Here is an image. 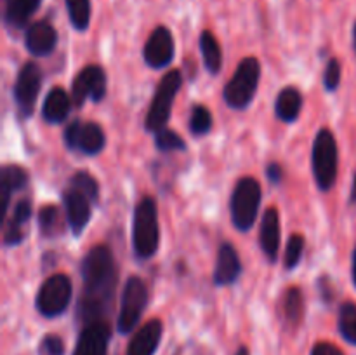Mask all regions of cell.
I'll return each mask as SVG.
<instances>
[{
  "instance_id": "obj_6",
  "label": "cell",
  "mask_w": 356,
  "mask_h": 355,
  "mask_svg": "<svg viewBox=\"0 0 356 355\" xmlns=\"http://www.w3.org/2000/svg\"><path fill=\"white\" fill-rule=\"evenodd\" d=\"M261 205V184L254 178L245 176L236 183L232 195V219L240 232L252 228Z\"/></svg>"
},
{
  "instance_id": "obj_35",
  "label": "cell",
  "mask_w": 356,
  "mask_h": 355,
  "mask_svg": "<svg viewBox=\"0 0 356 355\" xmlns=\"http://www.w3.org/2000/svg\"><path fill=\"white\" fill-rule=\"evenodd\" d=\"M31 218V204L28 200H19L14 207V214H13V221L19 223V225H26Z\"/></svg>"
},
{
  "instance_id": "obj_23",
  "label": "cell",
  "mask_w": 356,
  "mask_h": 355,
  "mask_svg": "<svg viewBox=\"0 0 356 355\" xmlns=\"http://www.w3.org/2000/svg\"><path fill=\"white\" fill-rule=\"evenodd\" d=\"M200 51H202V58H204L205 68L216 75V73L221 70L222 52H221V47H219V42L216 40L212 31L205 30L204 33L200 35Z\"/></svg>"
},
{
  "instance_id": "obj_10",
  "label": "cell",
  "mask_w": 356,
  "mask_h": 355,
  "mask_svg": "<svg viewBox=\"0 0 356 355\" xmlns=\"http://www.w3.org/2000/svg\"><path fill=\"white\" fill-rule=\"evenodd\" d=\"M104 94H106V73L101 66H86L73 80L72 97L76 106H82L89 97L92 101H101Z\"/></svg>"
},
{
  "instance_id": "obj_34",
  "label": "cell",
  "mask_w": 356,
  "mask_h": 355,
  "mask_svg": "<svg viewBox=\"0 0 356 355\" xmlns=\"http://www.w3.org/2000/svg\"><path fill=\"white\" fill-rule=\"evenodd\" d=\"M24 237H26L24 226L9 219V223L6 225V233H3V244L6 246H17V244L23 242Z\"/></svg>"
},
{
  "instance_id": "obj_4",
  "label": "cell",
  "mask_w": 356,
  "mask_h": 355,
  "mask_svg": "<svg viewBox=\"0 0 356 355\" xmlns=\"http://www.w3.org/2000/svg\"><path fill=\"white\" fill-rule=\"evenodd\" d=\"M181 84H183V77H181L177 70H170V72H167L162 77L155 90L152 104H149L148 115H146V131L159 132L165 129L167 122L170 118L176 94L181 89Z\"/></svg>"
},
{
  "instance_id": "obj_19",
  "label": "cell",
  "mask_w": 356,
  "mask_h": 355,
  "mask_svg": "<svg viewBox=\"0 0 356 355\" xmlns=\"http://www.w3.org/2000/svg\"><path fill=\"white\" fill-rule=\"evenodd\" d=\"M70 113V97L63 87L49 90L42 106V115L49 124H61Z\"/></svg>"
},
{
  "instance_id": "obj_32",
  "label": "cell",
  "mask_w": 356,
  "mask_h": 355,
  "mask_svg": "<svg viewBox=\"0 0 356 355\" xmlns=\"http://www.w3.org/2000/svg\"><path fill=\"white\" fill-rule=\"evenodd\" d=\"M341 82V65L336 58L330 59L323 72V86L327 90H336Z\"/></svg>"
},
{
  "instance_id": "obj_37",
  "label": "cell",
  "mask_w": 356,
  "mask_h": 355,
  "mask_svg": "<svg viewBox=\"0 0 356 355\" xmlns=\"http://www.w3.org/2000/svg\"><path fill=\"white\" fill-rule=\"evenodd\" d=\"M266 174H268V180L271 181V183H280L282 181V167L278 166L277 162H273V164H270V166H268V169H266Z\"/></svg>"
},
{
  "instance_id": "obj_40",
  "label": "cell",
  "mask_w": 356,
  "mask_h": 355,
  "mask_svg": "<svg viewBox=\"0 0 356 355\" xmlns=\"http://www.w3.org/2000/svg\"><path fill=\"white\" fill-rule=\"evenodd\" d=\"M236 355H249V350H247L245 347H242L238 352H236Z\"/></svg>"
},
{
  "instance_id": "obj_21",
  "label": "cell",
  "mask_w": 356,
  "mask_h": 355,
  "mask_svg": "<svg viewBox=\"0 0 356 355\" xmlns=\"http://www.w3.org/2000/svg\"><path fill=\"white\" fill-rule=\"evenodd\" d=\"M302 108V96L296 87H285L278 93L277 103H275V111H277V117L280 120L291 122L298 120L299 113H301Z\"/></svg>"
},
{
  "instance_id": "obj_13",
  "label": "cell",
  "mask_w": 356,
  "mask_h": 355,
  "mask_svg": "<svg viewBox=\"0 0 356 355\" xmlns=\"http://www.w3.org/2000/svg\"><path fill=\"white\" fill-rule=\"evenodd\" d=\"M110 327L104 320L86 324L76 340L73 355H106Z\"/></svg>"
},
{
  "instance_id": "obj_38",
  "label": "cell",
  "mask_w": 356,
  "mask_h": 355,
  "mask_svg": "<svg viewBox=\"0 0 356 355\" xmlns=\"http://www.w3.org/2000/svg\"><path fill=\"white\" fill-rule=\"evenodd\" d=\"M351 204H356V173L353 178V187H351V197H350Z\"/></svg>"
},
{
  "instance_id": "obj_31",
  "label": "cell",
  "mask_w": 356,
  "mask_h": 355,
  "mask_svg": "<svg viewBox=\"0 0 356 355\" xmlns=\"http://www.w3.org/2000/svg\"><path fill=\"white\" fill-rule=\"evenodd\" d=\"M302 251H305V239H302V235L296 233V235L289 239L287 247H285V267L289 270L298 267L299 260L302 256Z\"/></svg>"
},
{
  "instance_id": "obj_7",
  "label": "cell",
  "mask_w": 356,
  "mask_h": 355,
  "mask_svg": "<svg viewBox=\"0 0 356 355\" xmlns=\"http://www.w3.org/2000/svg\"><path fill=\"white\" fill-rule=\"evenodd\" d=\"M72 299V281L65 274H56L45 278L37 292L35 305L37 310L47 319L58 317L68 308Z\"/></svg>"
},
{
  "instance_id": "obj_2",
  "label": "cell",
  "mask_w": 356,
  "mask_h": 355,
  "mask_svg": "<svg viewBox=\"0 0 356 355\" xmlns=\"http://www.w3.org/2000/svg\"><path fill=\"white\" fill-rule=\"evenodd\" d=\"M160 226L156 202L152 197H145L139 200L134 211V223H132V244H134L136 256L141 260H148L159 249Z\"/></svg>"
},
{
  "instance_id": "obj_9",
  "label": "cell",
  "mask_w": 356,
  "mask_h": 355,
  "mask_svg": "<svg viewBox=\"0 0 356 355\" xmlns=\"http://www.w3.org/2000/svg\"><path fill=\"white\" fill-rule=\"evenodd\" d=\"M65 143L68 150H80L83 155H96L106 145L101 125L94 122L73 120L65 129Z\"/></svg>"
},
{
  "instance_id": "obj_8",
  "label": "cell",
  "mask_w": 356,
  "mask_h": 355,
  "mask_svg": "<svg viewBox=\"0 0 356 355\" xmlns=\"http://www.w3.org/2000/svg\"><path fill=\"white\" fill-rule=\"evenodd\" d=\"M148 303V289L139 277H129L125 282L124 292H122L120 315H118V331L127 334L138 326L143 312Z\"/></svg>"
},
{
  "instance_id": "obj_16",
  "label": "cell",
  "mask_w": 356,
  "mask_h": 355,
  "mask_svg": "<svg viewBox=\"0 0 356 355\" xmlns=\"http://www.w3.org/2000/svg\"><path fill=\"white\" fill-rule=\"evenodd\" d=\"M163 326L159 319H153L146 322L127 347V355H155L162 340Z\"/></svg>"
},
{
  "instance_id": "obj_33",
  "label": "cell",
  "mask_w": 356,
  "mask_h": 355,
  "mask_svg": "<svg viewBox=\"0 0 356 355\" xmlns=\"http://www.w3.org/2000/svg\"><path fill=\"white\" fill-rule=\"evenodd\" d=\"M38 355H65V343L56 334H47L40 341L38 347Z\"/></svg>"
},
{
  "instance_id": "obj_41",
  "label": "cell",
  "mask_w": 356,
  "mask_h": 355,
  "mask_svg": "<svg viewBox=\"0 0 356 355\" xmlns=\"http://www.w3.org/2000/svg\"><path fill=\"white\" fill-rule=\"evenodd\" d=\"M353 42H355V51H356V23H355V28H353Z\"/></svg>"
},
{
  "instance_id": "obj_14",
  "label": "cell",
  "mask_w": 356,
  "mask_h": 355,
  "mask_svg": "<svg viewBox=\"0 0 356 355\" xmlns=\"http://www.w3.org/2000/svg\"><path fill=\"white\" fill-rule=\"evenodd\" d=\"M63 204L66 211V221L75 235H79L90 219V200L76 190H68L63 195Z\"/></svg>"
},
{
  "instance_id": "obj_15",
  "label": "cell",
  "mask_w": 356,
  "mask_h": 355,
  "mask_svg": "<svg viewBox=\"0 0 356 355\" xmlns=\"http://www.w3.org/2000/svg\"><path fill=\"white\" fill-rule=\"evenodd\" d=\"M58 44V33L47 21H37L31 24L24 37V45L33 56H47Z\"/></svg>"
},
{
  "instance_id": "obj_28",
  "label": "cell",
  "mask_w": 356,
  "mask_h": 355,
  "mask_svg": "<svg viewBox=\"0 0 356 355\" xmlns=\"http://www.w3.org/2000/svg\"><path fill=\"white\" fill-rule=\"evenodd\" d=\"M72 188L86 195L90 202L97 200V197H99V187H97V181L94 180L89 173H86V171H79V173H75V176L72 178Z\"/></svg>"
},
{
  "instance_id": "obj_1",
  "label": "cell",
  "mask_w": 356,
  "mask_h": 355,
  "mask_svg": "<svg viewBox=\"0 0 356 355\" xmlns=\"http://www.w3.org/2000/svg\"><path fill=\"white\" fill-rule=\"evenodd\" d=\"M83 291L79 305V315L90 324L103 320L110 310L117 285V268L113 254L106 246H94L82 261Z\"/></svg>"
},
{
  "instance_id": "obj_18",
  "label": "cell",
  "mask_w": 356,
  "mask_h": 355,
  "mask_svg": "<svg viewBox=\"0 0 356 355\" xmlns=\"http://www.w3.org/2000/svg\"><path fill=\"white\" fill-rule=\"evenodd\" d=\"M261 249L266 254L268 260L275 261L280 249V216L277 209L270 207L264 212L263 223H261Z\"/></svg>"
},
{
  "instance_id": "obj_30",
  "label": "cell",
  "mask_w": 356,
  "mask_h": 355,
  "mask_svg": "<svg viewBox=\"0 0 356 355\" xmlns=\"http://www.w3.org/2000/svg\"><path fill=\"white\" fill-rule=\"evenodd\" d=\"M155 145L162 152H176V150L183 152V150H186V143L183 141V138L170 129H162V131L155 132Z\"/></svg>"
},
{
  "instance_id": "obj_17",
  "label": "cell",
  "mask_w": 356,
  "mask_h": 355,
  "mask_svg": "<svg viewBox=\"0 0 356 355\" xmlns=\"http://www.w3.org/2000/svg\"><path fill=\"white\" fill-rule=\"evenodd\" d=\"M240 271H242V263L235 247L229 242H225L219 247L218 263L214 270V282L218 285H229L238 281Z\"/></svg>"
},
{
  "instance_id": "obj_22",
  "label": "cell",
  "mask_w": 356,
  "mask_h": 355,
  "mask_svg": "<svg viewBox=\"0 0 356 355\" xmlns=\"http://www.w3.org/2000/svg\"><path fill=\"white\" fill-rule=\"evenodd\" d=\"M28 183V174L23 167L19 166H6L2 169V214L6 216L7 207H9V198L13 191L21 190Z\"/></svg>"
},
{
  "instance_id": "obj_20",
  "label": "cell",
  "mask_w": 356,
  "mask_h": 355,
  "mask_svg": "<svg viewBox=\"0 0 356 355\" xmlns=\"http://www.w3.org/2000/svg\"><path fill=\"white\" fill-rule=\"evenodd\" d=\"M42 0H3V17L10 28H23L28 23Z\"/></svg>"
},
{
  "instance_id": "obj_24",
  "label": "cell",
  "mask_w": 356,
  "mask_h": 355,
  "mask_svg": "<svg viewBox=\"0 0 356 355\" xmlns=\"http://www.w3.org/2000/svg\"><path fill=\"white\" fill-rule=\"evenodd\" d=\"M70 21L75 30H87L90 21V0H66Z\"/></svg>"
},
{
  "instance_id": "obj_5",
  "label": "cell",
  "mask_w": 356,
  "mask_h": 355,
  "mask_svg": "<svg viewBox=\"0 0 356 355\" xmlns=\"http://www.w3.org/2000/svg\"><path fill=\"white\" fill-rule=\"evenodd\" d=\"M313 174L322 191H329L337 178V143L329 129H320L313 143Z\"/></svg>"
},
{
  "instance_id": "obj_29",
  "label": "cell",
  "mask_w": 356,
  "mask_h": 355,
  "mask_svg": "<svg viewBox=\"0 0 356 355\" xmlns=\"http://www.w3.org/2000/svg\"><path fill=\"white\" fill-rule=\"evenodd\" d=\"M211 129H212L211 111H209L205 106H202V104L193 106V110H191V117H190V131L193 132L195 136H204L207 134Z\"/></svg>"
},
{
  "instance_id": "obj_25",
  "label": "cell",
  "mask_w": 356,
  "mask_h": 355,
  "mask_svg": "<svg viewBox=\"0 0 356 355\" xmlns=\"http://www.w3.org/2000/svg\"><path fill=\"white\" fill-rule=\"evenodd\" d=\"M339 331L346 341L356 345V305L344 303L339 310Z\"/></svg>"
},
{
  "instance_id": "obj_3",
  "label": "cell",
  "mask_w": 356,
  "mask_h": 355,
  "mask_svg": "<svg viewBox=\"0 0 356 355\" xmlns=\"http://www.w3.org/2000/svg\"><path fill=\"white\" fill-rule=\"evenodd\" d=\"M261 79V65L256 58H245L236 66L235 73L226 84L222 96L228 106L235 110H245L256 96Z\"/></svg>"
},
{
  "instance_id": "obj_26",
  "label": "cell",
  "mask_w": 356,
  "mask_h": 355,
  "mask_svg": "<svg viewBox=\"0 0 356 355\" xmlns=\"http://www.w3.org/2000/svg\"><path fill=\"white\" fill-rule=\"evenodd\" d=\"M284 312L289 322L298 324L305 313V303H302V294L298 287H289L284 298Z\"/></svg>"
},
{
  "instance_id": "obj_36",
  "label": "cell",
  "mask_w": 356,
  "mask_h": 355,
  "mask_svg": "<svg viewBox=\"0 0 356 355\" xmlns=\"http://www.w3.org/2000/svg\"><path fill=\"white\" fill-rule=\"evenodd\" d=\"M312 355H344L336 345L327 343V341H322V343H316L315 348H313Z\"/></svg>"
},
{
  "instance_id": "obj_39",
  "label": "cell",
  "mask_w": 356,
  "mask_h": 355,
  "mask_svg": "<svg viewBox=\"0 0 356 355\" xmlns=\"http://www.w3.org/2000/svg\"><path fill=\"white\" fill-rule=\"evenodd\" d=\"M353 282H355V285H356V249H355V253H353Z\"/></svg>"
},
{
  "instance_id": "obj_27",
  "label": "cell",
  "mask_w": 356,
  "mask_h": 355,
  "mask_svg": "<svg viewBox=\"0 0 356 355\" xmlns=\"http://www.w3.org/2000/svg\"><path fill=\"white\" fill-rule=\"evenodd\" d=\"M38 226L40 232L45 237H54L58 235L56 232H61V219H59V211L54 205H45L38 212Z\"/></svg>"
},
{
  "instance_id": "obj_11",
  "label": "cell",
  "mask_w": 356,
  "mask_h": 355,
  "mask_svg": "<svg viewBox=\"0 0 356 355\" xmlns=\"http://www.w3.org/2000/svg\"><path fill=\"white\" fill-rule=\"evenodd\" d=\"M42 72L35 63H26L17 75L16 86H14V100L17 108L24 117L33 113L35 103H37L38 90H40Z\"/></svg>"
},
{
  "instance_id": "obj_12",
  "label": "cell",
  "mask_w": 356,
  "mask_h": 355,
  "mask_svg": "<svg viewBox=\"0 0 356 355\" xmlns=\"http://www.w3.org/2000/svg\"><path fill=\"white\" fill-rule=\"evenodd\" d=\"M145 61L152 68H165L174 58V38L165 26H156L145 45Z\"/></svg>"
}]
</instances>
